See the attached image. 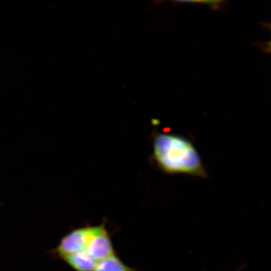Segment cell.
I'll return each instance as SVG.
<instances>
[{
	"label": "cell",
	"instance_id": "6da1fadb",
	"mask_svg": "<svg viewBox=\"0 0 271 271\" xmlns=\"http://www.w3.org/2000/svg\"><path fill=\"white\" fill-rule=\"evenodd\" d=\"M153 160L164 172L205 178L207 173L191 141L181 135L156 132L153 137Z\"/></svg>",
	"mask_w": 271,
	"mask_h": 271
},
{
	"label": "cell",
	"instance_id": "7a4b0ae2",
	"mask_svg": "<svg viewBox=\"0 0 271 271\" xmlns=\"http://www.w3.org/2000/svg\"><path fill=\"white\" fill-rule=\"evenodd\" d=\"M100 225L79 228L70 232L61 239L56 249V253L62 258L66 255L86 250Z\"/></svg>",
	"mask_w": 271,
	"mask_h": 271
},
{
	"label": "cell",
	"instance_id": "3957f363",
	"mask_svg": "<svg viewBox=\"0 0 271 271\" xmlns=\"http://www.w3.org/2000/svg\"><path fill=\"white\" fill-rule=\"evenodd\" d=\"M86 250L97 261L114 254L111 239L104 224L100 225L99 230L89 241Z\"/></svg>",
	"mask_w": 271,
	"mask_h": 271
},
{
	"label": "cell",
	"instance_id": "277c9868",
	"mask_svg": "<svg viewBox=\"0 0 271 271\" xmlns=\"http://www.w3.org/2000/svg\"><path fill=\"white\" fill-rule=\"evenodd\" d=\"M62 258L76 271H93L98 262L86 250L66 255Z\"/></svg>",
	"mask_w": 271,
	"mask_h": 271
},
{
	"label": "cell",
	"instance_id": "5b68a950",
	"mask_svg": "<svg viewBox=\"0 0 271 271\" xmlns=\"http://www.w3.org/2000/svg\"><path fill=\"white\" fill-rule=\"evenodd\" d=\"M93 271H135L125 265L115 254L97 262Z\"/></svg>",
	"mask_w": 271,
	"mask_h": 271
},
{
	"label": "cell",
	"instance_id": "8992f818",
	"mask_svg": "<svg viewBox=\"0 0 271 271\" xmlns=\"http://www.w3.org/2000/svg\"><path fill=\"white\" fill-rule=\"evenodd\" d=\"M191 3H199L209 6L213 10L218 11L224 7V1H194Z\"/></svg>",
	"mask_w": 271,
	"mask_h": 271
}]
</instances>
